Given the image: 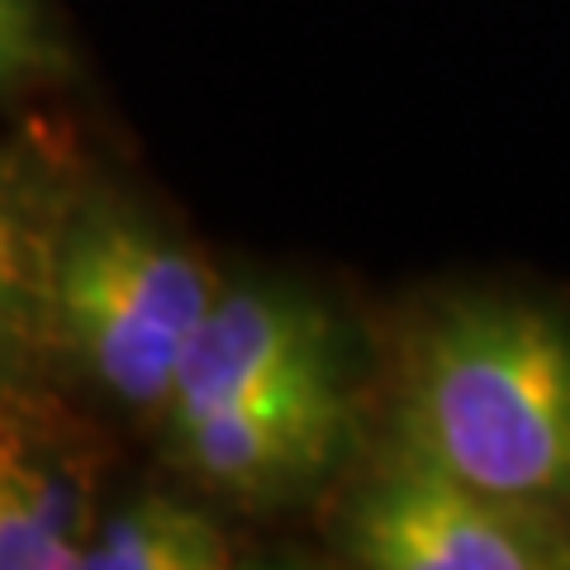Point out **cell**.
I'll return each mask as SVG.
<instances>
[{"label": "cell", "mask_w": 570, "mask_h": 570, "mask_svg": "<svg viewBox=\"0 0 570 570\" xmlns=\"http://www.w3.org/2000/svg\"><path fill=\"white\" fill-rule=\"evenodd\" d=\"M395 442L480 490L570 509V324L519 295H448L409 318Z\"/></svg>", "instance_id": "obj_1"}, {"label": "cell", "mask_w": 570, "mask_h": 570, "mask_svg": "<svg viewBox=\"0 0 570 570\" xmlns=\"http://www.w3.org/2000/svg\"><path fill=\"white\" fill-rule=\"evenodd\" d=\"M224 285L163 214L110 186H77L52 272L58 376L119 419L157 428Z\"/></svg>", "instance_id": "obj_2"}, {"label": "cell", "mask_w": 570, "mask_h": 570, "mask_svg": "<svg viewBox=\"0 0 570 570\" xmlns=\"http://www.w3.org/2000/svg\"><path fill=\"white\" fill-rule=\"evenodd\" d=\"M337 551L366 570H570V509L480 490L390 438L337 513Z\"/></svg>", "instance_id": "obj_3"}, {"label": "cell", "mask_w": 570, "mask_h": 570, "mask_svg": "<svg viewBox=\"0 0 570 570\" xmlns=\"http://www.w3.org/2000/svg\"><path fill=\"white\" fill-rule=\"evenodd\" d=\"M190 490L238 513H272L309 499L356 448L347 366L314 371L243 400L167 419L153 433Z\"/></svg>", "instance_id": "obj_4"}, {"label": "cell", "mask_w": 570, "mask_h": 570, "mask_svg": "<svg viewBox=\"0 0 570 570\" xmlns=\"http://www.w3.org/2000/svg\"><path fill=\"white\" fill-rule=\"evenodd\" d=\"M100 513L96 438L52 385L0 400V570H81Z\"/></svg>", "instance_id": "obj_5"}, {"label": "cell", "mask_w": 570, "mask_h": 570, "mask_svg": "<svg viewBox=\"0 0 570 570\" xmlns=\"http://www.w3.org/2000/svg\"><path fill=\"white\" fill-rule=\"evenodd\" d=\"M343 362V333L324 299L295 285H262V281H228L219 305L209 309L200 337L186 352V366L176 376L167 414L186 419L200 409L243 400L253 390L333 371ZM153 428V433H157Z\"/></svg>", "instance_id": "obj_6"}, {"label": "cell", "mask_w": 570, "mask_h": 570, "mask_svg": "<svg viewBox=\"0 0 570 570\" xmlns=\"http://www.w3.org/2000/svg\"><path fill=\"white\" fill-rule=\"evenodd\" d=\"M71 195L52 157L0 138V400L58 381L52 272Z\"/></svg>", "instance_id": "obj_7"}, {"label": "cell", "mask_w": 570, "mask_h": 570, "mask_svg": "<svg viewBox=\"0 0 570 570\" xmlns=\"http://www.w3.org/2000/svg\"><path fill=\"white\" fill-rule=\"evenodd\" d=\"M238 561L219 513L181 494H134L100 513L81 570H224Z\"/></svg>", "instance_id": "obj_8"}, {"label": "cell", "mask_w": 570, "mask_h": 570, "mask_svg": "<svg viewBox=\"0 0 570 570\" xmlns=\"http://www.w3.org/2000/svg\"><path fill=\"white\" fill-rule=\"evenodd\" d=\"M67 67L71 52L48 0H0V100L39 81H58Z\"/></svg>", "instance_id": "obj_9"}]
</instances>
